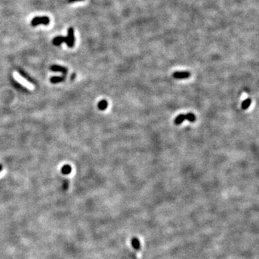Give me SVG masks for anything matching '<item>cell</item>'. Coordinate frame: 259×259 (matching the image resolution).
I'll return each instance as SVG.
<instances>
[{"label": "cell", "mask_w": 259, "mask_h": 259, "mask_svg": "<svg viewBox=\"0 0 259 259\" xmlns=\"http://www.w3.org/2000/svg\"><path fill=\"white\" fill-rule=\"evenodd\" d=\"M50 22V20L48 17H35L31 21V25L33 27H36L39 25H48Z\"/></svg>", "instance_id": "1"}, {"label": "cell", "mask_w": 259, "mask_h": 259, "mask_svg": "<svg viewBox=\"0 0 259 259\" xmlns=\"http://www.w3.org/2000/svg\"><path fill=\"white\" fill-rule=\"evenodd\" d=\"M14 79H16L17 81H18L19 83H21V84L24 86V87H26V88L29 89H34V86L32 84V83L27 80V79H25L24 77H22L21 76L20 74H19L18 73H14Z\"/></svg>", "instance_id": "2"}, {"label": "cell", "mask_w": 259, "mask_h": 259, "mask_svg": "<svg viewBox=\"0 0 259 259\" xmlns=\"http://www.w3.org/2000/svg\"><path fill=\"white\" fill-rule=\"evenodd\" d=\"M65 42L69 48H72V47L74 46L75 42V38L74 31L73 27H69V28L68 29V35L67 37H66Z\"/></svg>", "instance_id": "3"}, {"label": "cell", "mask_w": 259, "mask_h": 259, "mask_svg": "<svg viewBox=\"0 0 259 259\" xmlns=\"http://www.w3.org/2000/svg\"><path fill=\"white\" fill-rule=\"evenodd\" d=\"M173 76L176 79H187L190 76V74L187 71H176L173 74Z\"/></svg>", "instance_id": "4"}, {"label": "cell", "mask_w": 259, "mask_h": 259, "mask_svg": "<svg viewBox=\"0 0 259 259\" xmlns=\"http://www.w3.org/2000/svg\"><path fill=\"white\" fill-rule=\"evenodd\" d=\"M66 41V37H63V36H58V37H55L53 40V44L55 45V46H60L61 43H63V42Z\"/></svg>", "instance_id": "5"}, {"label": "cell", "mask_w": 259, "mask_h": 259, "mask_svg": "<svg viewBox=\"0 0 259 259\" xmlns=\"http://www.w3.org/2000/svg\"><path fill=\"white\" fill-rule=\"evenodd\" d=\"M51 70L54 71H60L62 72L63 74H66V72H67V69L66 68L62 67V66H58V65H53L51 66Z\"/></svg>", "instance_id": "6"}, {"label": "cell", "mask_w": 259, "mask_h": 259, "mask_svg": "<svg viewBox=\"0 0 259 259\" xmlns=\"http://www.w3.org/2000/svg\"><path fill=\"white\" fill-rule=\"evenodd\" d=\"M184 119H186L185 115H184V114L179 115V116L176 117V119H175V124H176V125H180V124H181L184 121Z\"/></svg>", "instance_id": "7"}, {"label": "cell", "mask_w": 259, "mask_h": 259, "mask_svg": "<svg viewBox=\"0 0 259 259\" xmlns=\"http://www.w3.org/2000/svg\"><path fill=\"white\" fill-rule=\"evenodd\" d=\"M131 244H132V245L133 246V248H135V249H136V250L140 249V241H139V240L138 238L135 237V238L132 239Z\"/></svg>", "instance_id": "8"}, {"label": "cell", "mask_w": 259, "mask_h": 259, "mask_svg": "<svg viewBox=\"0 0 259 259\" xmlns=\"http://www.w3.org/2000/svg\"><path fill=\"white\" fill-rule=\"evenodd\" d=\"M250 104H251V99H250V98H248L247 99L244 100L243 103H242L241 107L243 110H246V109H248V107H249Z\"/></svg>", "instance_id": "9"}, {"label": "cell", "mask_w": 259, "mask_h": 259, "mask_svg": "<svg viewBox=\"0 0 259 259\" xmlns=\"http://www.w3.org/2000/svg\"><path fill=\"white\" fill-rule=\"evenodd\" d=\"M107 102L105 101V100H102V101L99 102V104H98V107H99V110H106V108L107 107Z\"/></svg>", "instance_id": "10"}, {"label": "cell", "mask_w": 259, "mask_h": 259, "mask_svg": "<svg viewBox=\"0 0 259 259\" xmlns=\"http://www.w3.org/2000/svg\"><path fill=\"white\" fill-rule=\"evenodd\" d=\"M185 117H186V119H188V120H189V122H192V123H193V122L195 121V119H196L195 115H194L193 113H188V114H186Z\"/></svg>", "instance_id": "11"}, {"label": "cell", "mask_w": 259, "mask_h": 259, "mask_svg": "<svg viewBox=\"0 0 259 259\" xmlns=\"http://www.w3.org/2000/svg\"><path fill=\"white\" fill-rule=\"evenodd\" d=\"M63 77L54 76V77H53V78L51 79V81L53 83H58V82H61V81H63Z\"/></svg>", "instance_id": "12"}, {"label": "cell", "mask_w": 259, "mask_h": 259, "mask_svg": "<svg viewBox=\"0 0 259 259\" xmlns=\"http://www.w3.org/2000/svg\"><path fill=\"white\" fill-rule=\"evenodd\" d=\"M71 170V167L69 166H65L64 167H63V168H62V172H63V174H70Z\"/></svg>", "instance_id": "13"}, {"label": "cell", "mask_w": 259, "mask_h": 259, "mask_svg": "<svg viewBox=\"0 0 259 259\" xmlns=\"http://www.w3.org/2000/svg\"><path fill=\"white\" fill-rule=\"evenodd\" d=\"M79 1H82V0H68L69 2H79Z\"/></svg>", "instance_id": "14"}, {"label": "cell", "mask_w": 259, "mask_h": 259, "mask_svg": "<svg viewBox=\"0 0 259 259\" xmlns=\"http://www.w3.org/2000/svg\"><path fill=\"white\" fill-rule=\"evenodd\" d=\"M2 165H0V171L2 170Z\"/></svg>", "instance_id": "15"}]
</instances>
